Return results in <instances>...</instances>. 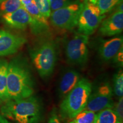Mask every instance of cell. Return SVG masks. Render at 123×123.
Segmentation results:
<instances>
[{
  "label": "cell",
  "mask_w": 123,
  "mask_h": 123,
  "mask_svg": "<svg viewBox=\"0 0 123 123\" xmlns=\"http://www.w3.org/2000/svg\"><path fill=\"white\" fill-rule=\"evenodd\" d=\"M4 0H0V3H1V2H2V1H4Z\"/></svg>",
  "instance_id": "f546056e"
},
{
  "label": "cell",
  "mask_w": 123,
  "mask_h": 123,
  "mask_svg": "<svg viewBox=\"0 0 123 123\" xmlns=\"http://www.w3.org/2000/svg\"><path fill=\"white\" fill-rule=\"evenodd\" d=\"M123 12L116 10L113 14L101 23L99 31L104 36L112 37L122 33Z\"/></svg>",
  "instance_id": "7c38bea8"
},
{
  "label": "cell",
  "mask_w": 123,
  "mask_h": 123,
  "mask_svg": "<svg viewBox=\"0 0 123 123\" xmlns=\"http://www.w3.org/2000/svg\"><path fill=\"white\" fill-rule=\"evenodd\" d=\"M2 101L1 100V99H0V104H2Z\"/></svg>",
  "instance_id": "f1b7e54d"
},
{
  "label": "cell",
  "mask_w": 123,
  "mask_h": 123,
  "mask_svg": "<svg viewBox=\"0 0 123 123\" xmlns=\"http://www.w3.org/2000/svg\"><path fill=\"white\" fill-rule=\"evenodd\" d=\"M93 123H120L113 108H107L95 113Z\"/></svg>",
  "instance_id": "2e32d148"
},
{
  "label": "cell",
  "mask_w": 123,
  "mask_h": 123,
  "mask_svg": "<svg viewBox=\"0 0 123 123\" xmlns=\"http://www.w3.org/2000/svg\"><path fill=\"white\" fill-rule=\"evenodd\" d=\"M122 0H98L96 3L102 14L108 13L122 2Z\"/></svg>",
  "instance_id": "ffe728a7"
},
{
  "label": "cell",
  "mask_w": 123,
  "mask_h": 123,
  "mask_svg": "<svg viewBox=\"0 0 123 123\" xmlns=\"http://www.w3.org/2000/svg\"><path fill=\"white\" fill-rule=\"evenodd\" d=\"M72 2L71 0H50L51 11L57 10L65 6Z\"/></svg>",
  "instance_id": "603a6c76"
},
{
  "label": "cell",
  "mask_w": 123,
  "mask_h": 123,
  "mask_svg": "<svg viewBox=\"0 0 123 123\" xmlns=\"http://www.w3.org/2000/svg\"><path fill=\"white\" fill-rule=\"evenodd\" d=\"M113 89L108 81H103L92 88L87 105L84 110L98 112L107 108H112L113 106L112 96Z\"/></svg>",
  "instance_id": "ba28073f"
},
{
  "label": "cell",
  "mask_w": 123,
  "mask_h": 123,
  "mask_svg": "<svg viewBox=\"0 0 123 123\" xmlns=\"http://www.w3.org/2000/svg\"><path fill=\"white\" fill-rule=\"evenodd\" d=\"M92 88V84L88 79L81 78L74 88L63 98L59 107L61 119L71 120L84 110Z\"/></svg>",
  "instance_id": "3957f363"
},
{
  "label": "cell",
  "mask_w": 123,
  "mask_h": 123,
  "mask_svg": "<svg viewBox=\"0 0 123 123\" xmlns=\"http://www.w3.org/2000/svg\"><path fill=\"white\" fill-rule=\"evenodd\" d=\"M123 43L122 36L103 40L98 49L100 58L103 61L106 62L112 60L121 47H123Z\"/></svg>",
  "instance_id": "4fadbf2b"
},
{
  "label": "cell",
  "mask_w": 123,
  "mask_h": 123,
  "mask_svg": "<svg viewBox=\"0 0 123 123\" xmlns=\"http://www.w3.org/2000/svg\"><path fill=\"white\" fill-rule=\"evenodd\" d=\"M115 64L120 67H123V49L121 47L118 53L116 54L114 58L112 59Z\"/></svg>",
  "instance_id": "d4e9b609"
},
{
  "label": "cell",
  "mask_w": 123,
  "mask_h": 123,
  "mask_svg": "<svg viewBox=\"0 0 123 123\" xmlns=\"http://www.w3.org/2000/svg\"><path fill=\"white\" fill-rule=\"evenodd\" d=\"M33 1V0H20L22 6L27 5H28L30 4V3L31 2Z\"/></svg>",
  "instance_id": "4316f807"
},
{
  "label": "cell",
  "mask_w": 123,
  "mask_h": 123,
  "mask_svg": "<svg viewBox=\"0 0 123 123\" xmlns=\"http://www.w3.org/2000/svg\"><path fill=\"white\" fill-rule=\"evenodd\" d=\"M3 21L12 28L24 30L30 25L31 18L24 6L15 11L9 13L3 14Z\"/></svg>",
  "instance_id": "8fae6325"
},
{
  "label": "cell",
  "mask_w": 123,
  "mask_h": 123,
  "mask_svg": "<svg viewBox=\"0 0 123 123\" xmlns=\"http://www.w3.org/2000/svg\"><path fill=\"white\" fill-rule=\"evenodd\" d=\"M113 92L117 98L123 97V73L122 70H119L115 74L113 79Z\"/></svg>",
  "instance_id": "d6986e66"
},
{
  "label": "cell",
  "mask_w": 123,
  "mask_h": 123,
  "mask_svg": "<svg viewBox=\"0 0 123 123\" xmlns=\"http://www.w3.org/2000/svg\"><path fill=\"white\" fill-rule=\"evenodd\" d=\"M113 109L116 113L119 122L123 123V98H119V100L115 104H113Z\"/></svg>",
  "instance_id": "7402d4cb"
},
{
  "label": "cell",
  "mask_w": 123,
  "mask_h": 123,
  "mask_svg": "<svg viewBox=\"0 0 123 123\" xmlns=\"http://www.w3.org/2000/svg\"><path fill=\"white\" fill-rule=\"evenodd\" d=\"M105 17L96 4L84 0L83 7L78 22V33L89 35L95 33Z\"/></svg>",
  "instance_id": "52a82bcc"
},
{
  "label": "cell",
  "mask_w": 123,
  "mask_h": 123,
  "mask_svg": "<svg viewBox=\"0 0 123 123\" xmlns=\"http://www.w3.org/2000/svg\"><path fill=\"white\" fill-rule=\"evenodd\" d=\"M31 18L29 25L32 32L35 35H39L48 31L49 24L47 18L40 13L34 0L27 5L24 6Z\"/></svg>",
  "instance_id": "30bf717a"
},
{
  "label": "cell",
  "mask_w": 123,
  "mask_h": 123,
  "mask_svg": "<svg viewBox=\"0 0 123 123\" xmlns=\"http://www.w3.org/2000/svg\"><path fill=\"white\" fill-rule=\"evenodd\" d=\"M22 6L20 0H4L0 3V11L3 14L12 13Z\"/></svg>",
  "instance_id": "ac0fdd59"
},
{
  "label": "cell",
  "mask_w": 123,
  "mask_h": 123,
  "mask_svg": "<svg viewBox=\"0 0 123 123\" xmlns=\"http://www.w3.org/2000/svg\"><path fill=\"white\" fill-rule=\"evenodd\" d=\"M83 3L80 0L72 1L68 5L51 12L50 21L54 26L71 30L78 25Z\"/></svg>",
  "instance_id": "5b68a950"
},
{
  "label": "cell",
  "mask_w": 123,
  "mask_h": 123,
  "mask_svg": "<svg viewBox=\"0 0 123 123\" xmlns=\"http://www.w3.org/2000/svg\"><path fill=\"white\" fill-rule=\"evenodd\" d=\"M89 36L78 33L67 41L65 53L67 62L78 66H84L88 59Z\"/></svg>",
  "instance_id": "8992f818"
},
{
  "label": "cell",
  "mask_w": 123,
  "mask_h": 123,
  "mask_svg": "<svg viewBox=\"0 0 123 123\" xmlns=\"http://www.w3.org/2000/svg\"><path fill=\"white\" fill-rule=\"evenodd\" d=\"M87 1H89V2L91 3H92V4H96V3L98 2V0H87Z\"/></svg>",
  "instance_id": "83f0119b"
},
{
  "label": "cell",
  "mask_w": 123,
  "mask_h": 123,
  "mask_svg": "<svg viewBox=\"0 0 123 123\" xmlns=\"http://www.w3.org/2000/svg\"><path fill=\"white\" fill-rule=\"evenodd\" d=\"M1 115L15 123H42L43 108L37 96L9 100L1 108Z\"/></svg>",
  "instance_id": "7a4b0ae2"
},
{
  "label": "cell",
  "mask_w": 123,
  "mask_h": 123,
  "mask_svg": "<svg viewBox=\"0 0 123 123\" xmlns=\"http://www.w3.org/2000/svg\"><path fill=\"white\" fill-rule=\"evenodd\" d=\"M0 123H13L10 121L9 120L6 119L5 117L0 115Z\"/></svg>",
  "instance_id": "484cf974"
},
{
  "label": "cell",
  "mask_w": 123,
  "mask_h": 123,
  "mask_svg": "<svg viewBox=\"0 0 123 123\" xmlns=\"http://www.w3.org/2000/svg\"><path fill=\"white\" fill-rule=\"evenodd\" d=\"M9 62L7 60L0 59V99L2 102L8 100L7 92V76Z\"/></svg>",
  "instance_id": "9a60e30c"
},
{
  "label": "cell",
  "mask_w": 123,
  "mask_h": 123,
  "mask_svg": "<svg viewBox=\"0 0 123 123\" xmlns=\"http://www.w3.org/2000/svg\"><path fill=\"white\" fill-rule=\"evenodd\" d=\"M31 61L43 79L53 74L58 59L57 46L53 41H46L30 51Z\"/></svg>",
  "instance_id": "277c9868"
},
{
  "label": "cell",
  "mask_w": 123,
  "mask_h": 123,
  "mask_svg": "<svg viewBox=\"0 0 123 123\" xmlns=\"http://www.w3.org/2000/svg\"><path fill=\"white\" fill-rule=\"evenodd\" d=\"M7 92L9 100L25 99L33 95L34 80L27 60L18 56L9 62Z\"/></svg>",
  "instance_id": "6da1fadb"
},
{
  "label": "cell",
  "mask_w": 123,
  "mask_h": 123,
  "mask_svg": "<svg viewBox=\"0 0 123 123\" xmlns=\"http://www.w3.org/2000/svg\"><path fill=\"white\" fill-rule=\"evenodd\" d=\"M80 79V74L76 70L71 69L66 71L62 76L58 85V94L64 98L76 85Z\"/></svg>",
  "instance_id": "5bb4252c"
},
{
  "label": "cell",
  "mask_w": 123,
  "mask_h": 123,
  "mask_svg": "<svg viewBox=\"0 0 123 123\" xmlns=\"http://www.w3.org/2000/svg\"><path fill=\"white\" fill-rule=\"evenodd\" d=\"M47 123H62L61 117L58 115L57 111L55 108H54L51 112Z\"/></svg>",
  "instance_id": "cb8c5ba5"
},
{
  "label": "cell",
  "mask_w": 123,
  "mask_h": 123,
  "mask_svg": "<svg viewBox=\"0 0 123 123\" xmlns=\"http://www.w3.org/2000/svg\"><path fill=\"white\" fill-rule=\"evenodd\" d=\"M25 38L0 30V57L16 53L26 42Z\"/></svg>",
  "instance_id": "9c48e42d"
},
{
  "label": "cell",
  "mask_w": 123,
  "mask_h": 123,
  "mask_svg": "<svg viewBox=\"0 0 123 123\" xmlns=\"http://www.w3.org/2000/svg\"><path fill=\"white\" fill-rule=\"evenodd\" d=\"M95 115V112L83 110L70 120L68 123H93Z\"/></svg>",
  "instance_id": "e0dca14e"
},
{
  "label": "cell",
  "mask_w": 123,
  "mask_h": 123,
  "mask_svg": "<svg viewBox=\"0 0 123 123\" xmlns=\"http://www.w3.org/2000/svg\"><path fill=\"white\" fill-rule=\"evenodd\" d=\"M38 10L43 16L48 18L51 13L50 0H34Z\"/></svg>",
  "instance_id": "44dd1931"
}]
</instances>
